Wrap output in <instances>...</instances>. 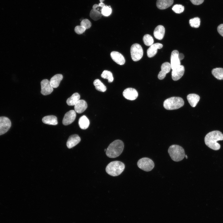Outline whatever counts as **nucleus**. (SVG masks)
<instances>
[{"label":"nucleus","mask_w":223,"mask_h":223,"mask_svg":"<svg viewBox=\"0 0 223 223\" xmlns=\"http://www.w3.org/2000/svg\"><path fill=\"white\" fill-rule=\"evenodd\" d=\"M223 140V134L220 131L215 130L209 132L206 135L204 142L209 147L214 150H219L220 145L217 142L220 140Z\"/></svg>","instance_id":"obj_1"},{"label":"nucleus","mask_w":223,"mask_h":223,"mask_svg":"<svg viewBox=\"0 0 223 223\" xmlns=\"http://www.w3.org/2000/svg\"><path fill=\"white\" fill-rule=\"evenodd\" d=\"M124 148L123 142L120 140H116L109 145L106 149V154L107 156L109 158H115L121 154Z\"/></svg>","instance_id":"obj_2"},{"label":"nucleus","mask_w":223,"mask_h":223,"mask_svg":"<svg viewBox=\"0 0 223 223\" xmlns=\"http://www.w3.org/2000/svg\"><path fill=\"white\" fill-rule=\"evenodd\" d=\"M125 168L124 164L118 161H113L110 163L106 168L107 173L112 176H116L120 174Z\"/></svg>","instance_id":"obj_3"},{"label":"nucleus","mask_w":223,"mask_h":223,"mask_svg":"<svg viewBox=\"0 0 223 223\" xmlns=\"http://www.w3.org/2000/svg\"><path fill=\"white\" fill-rule=\"evenodd\" d=\"M168 152L172 159L176 162L182 160L185 156L184 149L177 145H173L170 146Z\"/></svg>","instance_id":"obj_4"},{"label":"nucleus","mask_w":223,"mask_h":223,"mask_svg":"<svg viewBox=\"0 0 223 223\" xmlns=\"http://www.w3.org/2000/svg\"><path fill=\"white\" fill-rule=\"evenodd\" d=\"M184 105L183 99L179 97H173L168 98L164 102V108L168 110H173L178 109Z\"/></svg>","instance_id":"obj_5"},{"label":"nucleus","mask_w":223,"mask_h":223,"mask_svg":"<svg viewBox=\"0 0 223 223\" xmlns=\"http://www.w3.org/2000/svg\"><path fill=\"white\" fill-rule=\"evenodd\" d=\"M137 164L140 168L146 172L151 171L155 166L153 160L147 157H144L139 159L137 162Z\"/></svg>","instance_id":"obj_6"},{"label":"nucleus","mask_w":223,"mask_h":223,"mask_svg":"<svg viewBox=\"0 0 223 223\" xmlns=\"http://www.w3.org/2000/svg\"><path fill=\"white\" fill-rule=\"evenodd\" d=\"M130 53L131 58L134 61L140 60L142 57L143 51L141 46L139 44L135 43L131 46Z\"/></svg>","instance_id":"obj_7"},{"label":"nucleus","mask_w":223,"mask_h":223,"mask_svg":"<svg viewBox=\"0 0 223 223\" xmlns=\"http://www.w3.org/2000/svg\"><path fill=\"white\" fill-rule=\"evenodd\" d=\"M11 125L10 120L5 116L0 117V135L7 133L10 129Z\"/></svg>","instance_id":"obj_8"},{"label":"nucleus","mask_w":223,"mask_h":223,"mask_svg":"<svg viewBox=\"0 0 223 223\" xmlns=\"http://www.w3.org/2000/svg\"><path fill=\"white\" fill-rule=\"evenodd\" d=\"M41 93L42 95H49L53 91V88L48 79L43 80L41 82Z\"/></svg>","instance_id":"obj_9"},{"label":"nucleus","mask_w":223,"mask_h":223,"mask_svg":"<svg viewBox=\"0 0 223 223\" xmlns=\"http://www.w3.org/2000/svg\"><path fill=\"white\" fill-rule=\"evenodd\" d=\"M76 116L75 111L71 110L65 114L62 120L64 125H67L71 124L75 120Z\"/></svg>","instance_id":"obj_10"},{"label":"nucleus","mask_w":223,"mask_h":223,"mask_svg":"<svg viewBox=\"0 0 223 223\" xmlns=\"http://www.w3.org/2000/svg\"><path fill=\"white\" fill-rule=\"evenodd\" d=\"M123 94L125 98L130 100H135L138 96L137 90L135 89L131 88L125 89L123 91Z\"/></svg>","instance_id":"obj_11"},{"label":"nucleus","mask_w":223,"mask_h":223,"mask_svg":"<svg viewBox=\"0 0 223 223\" xmlns=\"http://www.w3.org/2000/svg\"><path fill=\"white\" fill-rule=\"evenodd\" d=\"M178 51L176 50H173L171 53L170 64L172 70L177 68L181 65L180 60L178 57Z\"/></svg>","instance_id":"obj_12"},{"label":"nucleus","mask_w":223,"mask_h":223,"mask_svg":"<svg viewBox=\"0 0 223 223\" xmlns=\"http://www.w3.org/2000/svg\"><path fill=\"white\" fill-rule=\"evenodd\" d=\"M184 71V67L182 65H180L177 68L172 70V77L173 80L174 81L179 80L183 75Z\"/></svg>","instance_id":"obj_13"},{"label":"nucleus","mask_w":223,"mask_h":223,"mask_svg":"<svg viewBox=\"0 0 223 223\" xmlns=\"http://www.w3.org/2000/svg\"><path fill=\"white\" fill-rule=\"evenodd\" d=\"M161 68V71L159 72L158 77L160 80H162L165 77L166 74L170 71L171 64L168 62H164L162 64Z\"/></svg>","instance_id":"obj_14"},{"label":"nucleus","mask_w":223,"mask_h":223,"mask_svg":"<svg viewBox=\"0 0 223 223\" xmlns=\"http://www.w3.org/2000/svg\"><path fill=\"white\" fill-rule=\"evenodd\" d=\"M110 55L112 60L120 65H123L125 63L124 56L118 52L113 51L111 52Z\"/></svg>","instance_id":"obj_15"},{"label":"nucleus","mask_w":223,"mask_h":223,"mask_svg":"<svg viewBox=\"0 0 223 223\" xmlns=\"http://www.w3.org/2000/svg\"><path fill=\"white\" fill-rule=\"evenodd\" d=\"M81 140L80 137L78 135H72L68 138L66 143L67 146L68 148H72L79 143Z\"/></svg>","instance_id":"obj_16"},{"label":"nucleus","mask_w":223,"mask_h":223,"mask_svg":"<svg viewBox=\"0 0 223 223\" xmlns=\"http://www.w3.org/2000/svg\"><path fill=\"white\" fill-rule=\"evenodd\" d=\"M163 46L162 44L159 43L153 44L147 50V54L148 57L151 58L154 56L157 53V49L162 48Z\"/></svg>","instance_id":"obj_17"},{"label":"nucleus","mask_w":223,"mask_h":223,"mask_svg":"<svg viewBox=\"0 0 223 223\" xmlns=\"http://www.w3.org/2000/svg\"><path fill=\"white\" fill-rule=\"evenodd\" d=\"M87 105L86 102L82 99L79 100L74 105L75 111L78 113H81L87 108Z\"/></svg>","instance_id":"obj_18"},{"label":"nucleus","mask_w":223,"mask_h":223,"mask_svg":"<svg viewBox=\"0 0 223 223\" xmlns=\"http://www.w3.org/2000/svg\"><path fill=\"white\" fill-rule=\"evenodd\" d=\"M165 32L164 27L162 25L157 26L155 29L154 35L157 39L162 40L164 37Z\"/></svg>","instance_id":"obj_19"},{"label":"nucleus","mask_w":223,"mask_h":223,"mask_svg":"<svg viewBox=\"0 0 223 223\" xmlns=\"http://www.w3.org/2000/svg\"><path fill=\"white\" fill-rule=\"evenodd\" d=\"M173 2V0H157L156 6L160 9H165L171 6Z\"/></svg>","instance_id":"obj_20"},{"label":"nucleus","mask_w":223,"mask_h":223,"mask_svg":"<svg viewBox=\"0 0 223 223\" xmlns=\"http://www.w3.org/2000/svg\"><path fill=\"white\" fill-rule=\"evenodd\" d=\"M63 78V76L61 74H57L52 77L50 81L52 87L54 88L58 87Z\"/></svg>","instance_id":"obj_21"},{"label":"nucleus","mask_w":223,"mask_h":223,"mask_svg":"<svg viewBox=\"0 0 223 223\" xmlns=\"http://www.w3.org/2000/svg\"><path fill=\"white\" fill-rule=\"evenodd\" d=\"M187 98L190 105L195 107L199 100L200 97L197 94H191L187 96Z\"/></svg>","instance_id":"obj_22"},{"label":"nucleus","mask_w":223,"mask_h":223,"mask_svg":"<svg viewBox=\"0 0 223 223\" xmlns=\"http://www.w3.org/2000/svg\"><path fill=\"white\" fill-rule=\"evenodd\" d=\"M42 121L45 124L56 125L58 124L57 117L54 115H49L43 117L42 119Z\"/></svg>","instance_id":"obj_23"},{"label":"nucleus","mask_w":223,"mask_h":223,"mask_svg":"<svg viewBox=\"0 0 223 223\" xmlns=\"http://www.w3.org/2000/svg\"><path fill=\"white\" fill-rule=\"evenodd\" d=\"M80 95L78 93H74L67 99L66 101L67 104L70 106L75 105L80 100Z\"/></svg>","instance_id":"obj_24"},{"label":"nucleus","mask_w":223,"mask_h":223,"mask_svg":"<svg viewBox=\"0 0 223 223\" xmlns=\"http://www.w3.org/2000/svg\"><path fill=\"white\" fill-rule=\"evenodd\" d=\"M80 127L82 129H87L90 125V121L88 118L85 115L80 117L78 121Z\"/></svg>","instance_id":"obj_25"},{"label":"nucleus","mask_w":223,"mask_h":223,"mask_svg":"<svg viewBox=\"0 0 223 223\" xmlns=\"http://www.w3.org/2000/svg\"><path fill=\"white\" fill-rule=\"evenodd\" d=\"M212 75L218 80H223V68H217L213 69L212 71Z\"/></svg>","instance_id":"obj_26"},{"label":"nucleus","mask_w":223,"mask_h":223,"mask_svg":"<svg viewBox=\"0 0 223 223\" xmlns=\"http://www.w3.org/2000/svg\"><path fill=\"white\" fill-rule=\"evenodd\" d=\"M93 84L95 86V89L98 91L104 92L107 90L106 86L98 79H95L94 81Z\"/></svg>","instance_id":"obj_27"},{"label":"nucleus","mask_w":223,"mask_h":223,"mask_svg":"<svg viewBox=\"0 0 223 223\" xmlns=\"http://www.w3.org/2000/svg\"><path fill=\"white\" fill-rule=\"evenodd\" d=\"M90 15L94 20H97L101 18L102 14L97 10L92 9L90 11Z\"/></svg>","instance_id":"obj_28"},{"label":"nucleus","mask_w":223,"mask_h":223,"mask_svg":"<svg viewBox=\"0 0 223 223\" xmlns=\"http://www.w3.org/2000/svg\"><path fill=\"white\" fill-rule=\"evenodd\" d=\"M101 77L104 79H107L109 83L112 82L114 80L112 73L110 71L107 70H105L103 72Z\"/></svg>","instance_id":"obj_29"},{"label":"nucleus","mask_w":223,"mask_h":223,"mask_svg":"<svg viewBox=\"0 0 223 223\" xmlns=\"http://www.w3.org/2000/svg\"><path fill=\"white\" fill-rule=\"evenodd\" d=\"M143 40L144 44L147 46H151L154 43V39L150 35L145 34L143 37Z\"/></svg>","instance_id":"obj_30"},{"label":"nucleus","mask_w":223,"mask_h":223,"mask_svg":"<svg viewBox=\"0 0 223 223\" xmlns=\"http://www.w3.org/2000/svg\"><path fill=\"white\" fill-rule=\"evenodd\" d=\"M189 24L190 26L193 28H198L200 25V20L198 17L190 19L189 21Z\"/></svg>","instance_id":"obj_31"},{"label":"nucleus","mask_w":223,"mask_h":223,"mask_svg":"<svg viewBox=\"0 0 223 223\" xmlns=\"http://www.w3.org/2000/svg\"><path fill=\"white\" fill-rule=\"evenodd\" d=\"M172 9L175 13L180 14L182 12L184 9L183 6L181 4H175L172 8Z\"/></svg>","instance_id":"obj_32"},{"label":"nucleus","mask_w":223,"mask_h":223,"mask_svg":"<svg viewBox=\"0 0 223 223\" xmlns=\"http://www.w3.org/2000/svg\"><path fill=\"white\" fill-rule=\"evenodd\" d=\"M101 14L104 16H107L112 13V9L109 6H105L103 7L101 10Z\"/></svg>","instance_id":"obj_33"},{"label":"nucleus","mask_w":223,"mask_h":223,"mask_svg":"<svg viewBox=\"0 0 223 223\" xmlns=\"http://www.w3.org/2000/svg\"><path fill=\"white\" fill-rule=\"evenodd\" d=\"M80 25L84 27L86 29L90 28L92 24L91 22L89 20L85 19L81 21Z\"/></svg>","instance_id":"obj_34"},{"label":"nucleus","mask_w":223,"mask_h":223,"mask_svg":"<svg viewBox=\"0 0 223 223\" xmlns=\"http://www.w3.org/2000/svg\"><path fill=\"white\" fill-rule=\"evenodd\" d=\"M86 30V28L84 27L81 25L77 26L74 28L75 32L78 34L83 33Z\"/></svg>","instance_id":"obj_35"},{"label":"nucleus","mask_w":223,"mask_h":223,"mask_svg":"<svg viewBox=\"0 0 223 223\" xmlns=\"http://www.w3.org/2000/svg\"><path fill=\"white\" fill-rule=\"evenodd\" d=\"M217 29L218 33L223 37V24L219 25L217 27Z\"/></svg>","instance_id":"obj_36"},{"label":"nucleus","mask_w":223,"mask_h":223,"mask_svg":"<svg viewBox=\"0 0 223 223\" xmlns=\"http://www.w3.org/2000/svg\"><path fill=\"white\" fill-rule=\"evenodd\" d=\"M192 3L195 5H199L203 2L204 0H190Z\"/></svg>","instance_id":"obj_37"},{"label":"nucleus","mask_w":223,"mask_h":223,"mask_svg":"<svg viewBox=\"0 0 223 223\" xmlns=\"http://www.w3.org/2000/svg\"><path fill=\"white\" fill-rule=\"evenodd\" d=\"M106 6V5L103 2H100L98 5L95 4L93 6V9H95L98 7H101L102 8Z\"/></svg>","instance_id":"obj_38"},{"label":"nucleus","mask_w":223,"mask_h":223,"mask_svg":"<svg viewBox=\"0 0 223 223\" xmlns=\"http://www.w3.org/2000/svg\"><path fill=\"white\" fill-rule=\"evenodd\" d=\"M178 57L179 60L180 61L181 60H182L184 58V55L183 54L180 53H179Z\"/></svg>","instance_id":"obj_39"},{"label":"nucleus","mask_w":223,"mask_h":223,"mask_svg":"<svg viewBox=\"0 0 223 223\" xmlns=\"http://www.w3.org/2000/svg\"><path fill=\"white\" fill-rule=\"evenodd\" d=\"M104 0H99V1L100 2H103V1H104Z\"/></svg>","instance_id":"obj_40"},{"label":"nucleus","mask_w":223,"mask_h":223,"mask_svg":"<svg viewBox=\"0 0 223 223\" xmlns=\"http://www.w3.org/2000/svg\"><path fill=\"white\" fill-rule=\"evenodd\" d=\"M185 156L186 157V159H187V158H188V157H187V155H185Z\"/></svg>","instance_id":"obj_41"},{"label":"nucleus","mask_w":223,"mask_h":223,"mask_svg":"<svg viewBox=\"0 0 223 223\" xmlns=\"http://www.w3.org/2000/svg\"><path fill=\"white\" fill-rule=\"evenodd\" d=\"M104 151H106V149H105Z\"/></svg>","instance_id":"obj_42"}]
</instances>
